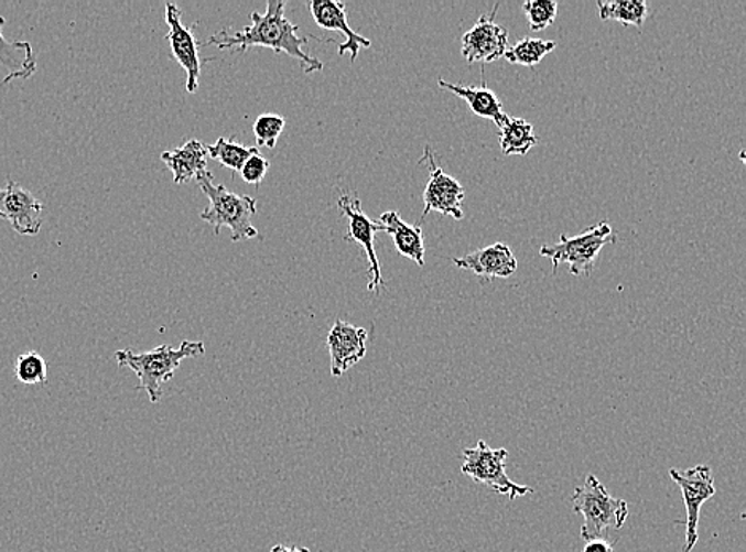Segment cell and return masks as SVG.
<instances>
[{"label": "cell", "instance_id": "6da1fadb", "mask_svg": "<svg viewBox=\"0 0 746 552\" xmlns=\"http://www.w3.org/2000/svg\"><path fill=\"white\" fill-rule=\"evenodd\" d=\"M285 6L286 3L282 0H269L267 12L250 14V20H252L250 26L238 32H228L224 29L201 45H215L220 50L238 48L240 53L249 52L253 46H263V48L285 53L296 59L304 74L311 75L324 71L322 61L304 52L303 46L310 43L307 41L310 37L298 35L300 26L285 17Z\"/></svg>", "mask_w": 746, "mask_h": 552}, {"label": "cell", "instance_id": "7a4b0ae2", "mask_svg": "<svg viewBox=\"0 0 746 552\" xmlns=\"http://www.w3.org/2000/svg\"><path fill=\"white\" fill-rule=\"evenodd\" d=\"M206 346L201 340H182L177 349L170 344H161L149 353L136 354L125 349L115 353L118 365L129 368L139 378L138 390H145L152 403H160L163 398V386L174 378L175 369L181 367L185 358L203 357Z\"/></svg>", "mask_w": 746, "mask_h": 552}, {"label": "cell", "instance_id": "3957f363", "mask_svg": "<svg viewBox=\"0 0 746 552\" xmlns=\"http://www.w3.org/2000/svg\"><path fill=\"white\" fill-rule=\"evenodd\" d=\"M196 181L209 199V207L201 214V220L209 224L215 235H220L226 227L231 229L233 242L260 238V232L252 224L257 214V201L252 196L238 195L225 185L215 184L209 171L197 175Z\"/></svg>", "mask_w": 746, "mask_h": 552}, {"label": "cell", "instance_id": "277c9868", "mask_svg": "<svg viewBox=\"0 0 746 552\" xmlns=\"http://www.w3.org/2000/svg\"><path fill=\"white\" fill-rule=\"evenodd\" d=\"M573 510L583 518L581 539H605L612 530L623 529L629 518V505L623 498L609 496L597 476L590 475L572 497Z\"/></svg>", "mask_w": 746, "mask_h": 552}, {"label": "cell", "instance_id": "5b68a950", "mask_svg": "<svg viewBox=\"0 0 746 552\" xmlns=\"http://www.w3.org/2000/svg\"><path fill=\"white\" fill-rule=\"evenodd\" d=\"M618 241L613 228L606 221L587 228L586 231L566 238L561 236V241L555 246H543L540 249V256L550 258L552 270L558 271L559 264H569V271L575 275H590L594 270L595 260L606 243Z\"/></svg>", "mask_w": 746, "mask_h": 552}, {"label": "cell", "instance_id": "8992f818", "mask_svg": "<svg viewBox=\"0 0 746 552\" xmlns=\"http://www.w3.org/2000/svg\"><path fill=\"white\" fill-rule=\"evenodd\" d=\"M464 475L475 483L490 487L500 496H507L511 501L533 493L532 487L515 483L507 475L508 451L505 447L494 450L486 441L479 440L475 447L464 451Z\"/></svg>", "mask_w": 746, "mask_h": 552}, {"label": "cell", "instance_id": "52a82bcc", "mask_svg": "<svg viewBox=\"0 0 746 552\" xmlns=\"http://www.w3.org/2000/svg\"><path fill=\"white\" fill-rule=\"evenodd\" d=\"M670 478L680 487L686 507V543L684 552L694 550L699 541V519L705 501L715 496L716 487L712 468L698 465L688 469L670 468Z\"/></svg>", "mask_w": 746, "mask_h": 552}, {"label": "cell", "instance_id": "ba28073f", "mask_svg": "<svg viewBox=\"0 0 746 552\" xmlns=\"http://www.w3.org/2000/svg\"><path fill=\"white\" fill-rule=\"evenodd\" d=\"M338 207L344 217H347V221H349V235L346 236L347 241L357 242L367 252L369 261L368 290L378 295L380 286H386L375 249V235L378 231H383L382 225L379 221H372L361 209L360 199L357 196L350 195V193H344L340 196Z\"/></svg>", "mask_w": 746, "mask_h": 552}, {"label": "cell", "instance_id": "9c48e42d", "mask_svg": "<svg viewBox=\"0 0 746 552\" xmlns=\"http://www.w3.org/2000/svg\"><path fill=\"white\" fill-rule=\"evenodd\" d=\"M425 161L429 164L430 178L429 184L423 192V213L422 218H425L430 213H440L454 217L455 220L464 218V210H462V203L465 199V188L461 185L457 178L446 174L440 166H437L433 150L429 145L425 147Z\"/></svg>", "mask_w": 746, "mask_h": 552}, {"label": "cell", "instance_id": "30bf717a", "mask_svg": "<svg viewBox=\"0 0 746 552\" xmlns=\"http://www.w3.org/2000/svg\"><path fill=\"white\" fill-rule=\"evenodd\" d=\"M498 6L490 14H483L475 26L462 37V55L466 63H494L505 56L508 45V31L495 23Z\"/></svg>", "mask_w": 746, "mask_h": 552}, {"label": "cell", "instance_id": "8fae6325", "mask_svg": "<svg viewBox=\"0 0 746 552\" xmlns=\"http://www.w3.org/2000/svg\"><path fill=\"white\" fill-rule=\"evenodd\" d=\"M42 201L18 182L9 181L6 188H0V218L9 221L18 235H39L42 228Z\"/></svg>", "mask_w": 746, "mask_h": 552}, {"label": "cell", "instance_id": "7c38bea8", "mask_svg": "<svg viewBox=\"0 0 746 552\" xmlns=\"http://www.w3.org/2000/svg\"><path fill=\"white\" fill-rule=\"evenodd\" d=\"M166 24L170 26L166 39L171 43L172 55L186 72V91L193 95L199 88V43L193 35V29L182 23V12L175 3H166Z\"/></svg>", "mask_w": 746, "mask_h": 552}, {"label": "cell", "instance_id": "4fadbf2b", "mask_svg": "<svg viewBox=\"0 0 746 552\" xmlns=\"http://www.w3.org/2000/svg\"><path fill=\"white\" fill-rule=\"evenodd\" d=\"M367 329L347 324L340 318L335 322L328 339H326L329 360H332L329 369H332V375L335 378H339L344 372L355 367L358 361L364 360L365 355H367Z\"/></svg>", "mask_w": 746, "mask_h": 552}, {"label": "cell", "instance_id": "5bb4252c", "mask_svg": "<svg viewBox=\"0 0 746 552\" xmlns=\"http://www.w3.org/2000/svg\"><path fill=\"white\" fill-rule=\"evenodd\" d=\"M307 9H310L312 18H314L318 28H324L326 31L343 32L346 42L340 43L338 53L339 56L349 53L350 63H355L361 48H369L371 46L369 39L358 34V32H355L349 26L346 3L338 2V0H311V2H307Z\"/></svg>", "mask_w": 746, "mask_h": 552}, {"label": "cell", "instance_id": "9a60e30c", "mask_svg": "<svg viewBox=\"0 0 746 552\" xmlns=\"http://www.w3.org/2000/svg\"><path fill=\"white\" fill-rule=\"evenodd\" d=\"M452 263L461 270L475 272L480 279L494 281V279H507L518 271V260L509 246L504 242H495L476 252L462 258H454Z\"/></svg>", "mask_w": 746, "mask_h": 552}, {"label": "cell", "instance_id": "2e32d148", "mask_svg": "<svg viewBox=\"0 0 746 552\" xmlns=\"http://www.w3.org/2000/svg\"><path fill=\"white\" fill-rule=\"evenodd\" d=\"M437 85H440L444 91H450L452 95L465 99L466 102H468L469 109L473 110V113L478 115L480 118H487V120L494 121L498 128L501 129L508 123L509 115L505 113L500 99L497 98V95H495L493 89L487 88L486 80H484L483 86H464L450 84V82L441 80L440 78Z\"/></svg>", "mask_w": 746, "mask_h": 552}, {"label": "cell", "instance_id": "e0dca14e", "mask_svg": "<svg viewBox=\"0 0 746 552\" xmlns=\"http://www.w3.org/2000/svg\"><path fill=\"white\" fill-rule=\"evenodd\" d=\"M379 224L382 225L383 231L392 236L400 256L415 261L421 268L425 267V243H423V232L419 225L415 227L408 225L394 210L380 215Z\"/></svg>", "mask_w": 746, "mask_h": 552}, {"label": "cell", "instance_id": "ac0fdd59", "mask_svg": "<svg viewBox=\"0 0 746 552\" xmlns=\"http://www.w3.org/2000/svg\"><path fill=\"white\" fill-rule=\"evenodd\" d=\"M161 161L172 171L174 184H188L207 171V150L197 139H192L179 149L161 153Z\"/></svg>", "mask_w": 746, "mask_h": 552}, {"label": "cell", "instance_id": "d6986e66", "mask_svg": "<svg viewBox=\"0 0 746 552\" xmlns=\"http://www.w3.org/2000/svg\"><path fill=\"white\" fill-rule=\"evenodd\" d=\"M6 23L0 17V64L6 67L7 77L2 85L10 84L14 78H29L37 71L34 48L29 42H12L2 34V24Z\"/></svg>", "mask_w": 746, "mask_h": 552}, {"label": "cell", "instance_id": "ffe728a7", "mask_svg": "<svg viewBox=\"0 0 746 552\" xmlns=\"http://www.w3.org/2000/svg\"><path fill=\"white\" fill-rule=\"evenodd\" d=\"M537 143L533 125L523 118L509 117L508 123L501 128L500 147L504 155H527Z\"/></svg>", "mask_w": 746, "mask_h": 552}, {"label": "cell", "instance_id": "44dd1931", "mask_svg": "<svg viewBox=\"0 0 746 552\" xmlns=\"http://www.w3.org/2000/svg\"><path fill=\"white\" fill-rule=\"evenodd\" d=\"M602 20L619 21L624 26H644L647 20L648 6L644 0H616V2H597Z\"/></svg>", "mask_w": 746, "mask_h": 552}, {"label": "cell", "instance_id": "7402d4cb", "mask_svg": "<svg viewBox=\"0 0 746 552\" xmlns=\"http://www.w3.org/2000/svg\"><path fill=\"white\" fill-rule=\"evenodd\" d=\"M206 150L207 155L220 161L221 166L235 172L242 170L246 161L255 155V153H260L258 147H244L233 141V139L226 138L217 139V142L214 145H207Z\"/></svg>", "mask_w": 746, "mask_h": 552}, {"label": "cell", "instance_id": "603a6c76", "mask_svg": "<svg viewBox=\"0 0 746 552\" xmlns=\"http://www.w3.org/2000/svg\"><path fill=\"white\" fill-rule=\"evenodd\" d=\"M555 46H558V43L552 41L523 37L522 41L516 43L515 46H509L504 57H507L511 64L533 67L537 66V64H540L544 56L554 52Z\"/></svg>", "mask_w": 746, "mask_h": 552}, {"label": "cell", "instance_id": "cb8c5ba5", "mask_svg": "<svg viewBox=\"0 0 746 552\" xmlns=\"http://www.w3.org/2000/svg\"><path fill=\"white\" fill-rule=\"evenodd\" d=\"M14 372H17L18 381L26 386H37V383L45 386L48 382V365L39 353L21 354L17 358Z\"/></svg>", "mask_w": 746, "mask_h": 552}, {"label": "cell", "instance_id": "d4e9b609", "mask_svg": "<svg viewBox=\"0 0 746 552\" xmlns=\"http://www.w3.org/2000/svg\"><path fill=\"white\" fill-rule=\"evenodd\" d=\"M285 128V118L278 113H263L255 120L253 134L258 147L274 149Z\"/></svg>", "mask_w": 746, "mask_h": 552}, {"label": "cell", "instance_id": "484cf974", "mask_svg": "<svg viewBox=\"0 0 746 552\" xmlns=\"http://www.w3.org/2000/svg\"><path fill=\"white\" fill-rule=\"evenodd\" d=\"M522 9L530 29L538 32L544 31L554 23L559 6L554 0H527Z\"/></svg>", "mask_w": 746, "mask_h": 552}, {"label": "cell", "instance_id": "4316f807", "mask_svg": "<svg viewBox=\"0 0 746 552\" xmlns=\"http://www.w3.org/2000/svg\"><path fill=\"white\" fill-rule=\"evenodd\" d=\"M269 170V161L267 158L261 155V153H255L250 156L249 160L244 164L242 170H240V175H242L244 182L252 185H260L263 182L264 175Z\"/></svg>", "mask_w": 746, "mask_h": 552}, {"label": "cell", "instance_id": "83f0119b", "mask_svg": "<svg viewBox=\"0 0 746 552\" xmlns=\"http://www.w3.org/2000/svg\"><path fill=\"white\" fill-rule=\"evenodd\" d=\"M583 552H615L612 541L606 539H597L586 541V546H584Z\"/></svg>", "mask_w": 746, "mask_h": 552}, {"label": "cell", "instance_id": "f1b7e54d", "mask_svg": "<svg viewBox=\"0 0 746 552\" xmlns=\"http://www.w3.org/2000/svg\"><path fill=\"white\" fill-rule=\"evenodd\" d=\"M271 552H311L307 548L300 546H283V544H275Z\"/></svg>", "mask_w": 746, "mask_h": 552}]
</instances>
